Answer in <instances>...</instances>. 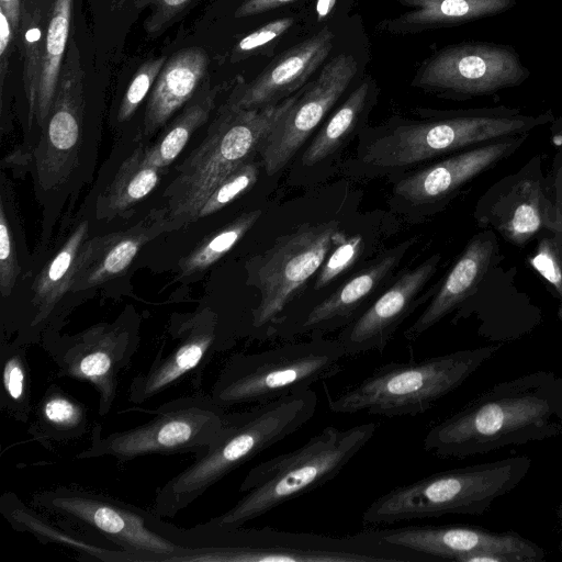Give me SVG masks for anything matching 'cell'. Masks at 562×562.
I'll use <instances>...</instances> for the list:
<instances>
[{
	"label": "cell",
	"mask_w": 562,
	"mask_h": 562,
	"mask_svg": "<svg viewBox=\"0 0 562 562\" xmlns=\"http://www.w3.org/2000/svg\"><path fill=\"white\" fill-rule=\"evenodd\" d=\"M83 72L77 45L66 52L55 99L49 115L40 128L37 138L27 148L10 157L20 158L30 165L35 190L46 207L45 229L42 233L43 248L50 236L54 202L63 205L65 193L71 192L74 180L87 155L85 140Z\"/></svg>",
	"instance_id": "cell-10"
},
{
	"label": "cell",
	"mask_w": 562,
	"mask_h": 562,
	"mask_svg": "<svg viewBox=\"0 0 562 562\" xmlns=\"http://www.w3.org/2000/svg\"><path fill=\"white\" fill-rule=\"evenodd\" d=\"M369 85L363 81L318 131L311 145L302 156V164L312 166L325 159L338 148L353 130L364 108Z\"/></svg>",
	"instance_id": "cell-35"
},
{
	"label": "cell",
	"mask_w": 562,
	"mask_h": 562,
	"mask_svg": "<svg viewBox=\"0 0 562 562\" xmlns=\"http://www.w3.org/2000/svg\"><path fill=\"white\" fill-rule=\"evenodd\" d=\"M164 169L150 162L138 146L120 166L97 203V217L112 220L132 210L160 183Z\"/></svg>",
	"instance_id": "cell-30"
},
{
	"label": "cell",
	"mask_w": 562,
	"mask_h": 562,
	"mask_svg": "<svg viewBox=\"0 0 562 562\" xmlns=\"http://www.w3.org/2000/svg\"><path fill=\"white\" fill-rule=\"evenodd\" d=\"M554 117L551 110L526 114L505 105L448 112L436 120L396 126L376 137L366 147L363 161L384 170L407 167L496 139L529 135Z\"/></svg>",
	"instance_id": "cell-8"
},
{
	"label": "cell",
	"mask_w": 562,
	"mask_h": 562,
	"mask_svg": "<svg viewBox=\"0 0 562 562\" xmlns=\"http://www.w3.org/2000/svg\"><path fill=\"white\" fill-rule=\"evenodd\" d=\"M389 543L422 553L432 561L542 562L547 552L538 543L513 531L480 526L422 525L379 529Z\"/></svg>",
	"instance_id": "cell-16"
},
{
	"label": "cell",
	"mask_w": 562,
	"mask_h": 562,
	"mask_svg": "<svg viewBox=\"0 0 562 562\" xmlns=\"http://www.w3.org/2000/svg\"><path fill=\"white\" fill-rule=\"evenodd\" d=\"M210 58L198 46L182 48L166 60L148 97L143 135L151 137L186 105L207 78Z\"/></svg>",
	"instance_id": "cell-27"
},
{
	"label": "cell",
	"mask_w": 562,
	"mask_h": 562,
	"mask_svg": "<svg viewBox=\"0 0 562 562\" xmlns=\"http://www.w3.org/2000/svg\"><path fill=\"white\" fill-rule=\"evenodd\" d=\"M36 509L11 491L0 496V513L15 531L30 533L41 543L68 549L77 554L78 560L136 562L133 555L111 541L78 529L63 519L48 518Z\"/></svg>",
	"instance_id": "cell-26"
},
{
	"label": "cell",
	"mask_w": 562,
	"mask_h": 562,
	"mask_svg": "<svg viewBox=\"0 0 562 562\" xmlns=\"http://www.w3.org/2000/svg\"><path fill=\"white\" fill-rule=\"evenodd\" d=\"M154 417L136 427L106 436L94 424L90 446L78 459L109 457L119 463L151 454L204 453L221 430L226 409L210 395L181 396L148 412Z\"/></svg>",
	"instance_id": "cell-12"
},
{
	"label": "cell",
	"mask_w": 562,
	"mask_h": 562,
	"mask_svg": "<svg viewBox=\"0 0 562 562\" xmlns=\"http://www.w3.org/2000/svg\"><path fill=\"white\" fill-rule=\"evenodd\" d=\"M193 0H157V5L145 23L150 36H157L187 9Z\"/></svg>",
	"instance_id": "cell-44"
},
{
	"label": "cell",
	"mask_w": 562,
	"mask_h": 562,
	"mask_svg": "<svg viewBox=\"0 0 562 562\" xmlns=\"http://www.w3.org/2000/svg\"><path fill=\"white\" fill-rule=\"evenodd\" d=\"M528 135L509 136L456 153L401 179L394 192L413 204H435L453 198L479 175L512 156Z\"/></svg>",
	"instance_id": "cell-21"
},
{
	"label": "cell",
	"mask_w": 562,
	"mask_h": 562,
	"mask_svg": "<svg viewBox=\"0 0 562 562\" xmlns=\"http://www.w3.org/2000/svg\"><path fill=\"white\" fill-rule=\"evenodd\" d=\"M258 179L257 165L248 159L229 172L211 192L196 214V220L222 210L251 188Z\"/></svg>",
	"instance_id": "cell-38"
},
{
	"label": "cell",
	"mask_w": 562,
	"mask_h": 562,
	"mask_svg": "<svg viewBox=\"0 0 562 562\" xmlns=\"http://www.w3.org/2000/svg\"><path fill=\"white\" fill-rule=\"evenodd\" d=\"M312 389L227 413L206 451L157 490L153 510L172 518L220 482L271 446L296 432L314 416Z\"/></svg>",
	"instance_id": "cell-3"
},
{
	"label": "cell",
	"mask_w": 562,
	"mask_h": 562,
	"mask_svg": "<svg viewBox=\"0 0 562 562\" xmlns=\"http://www.w3.org/2000/svg\"><path fill=\"white\" fill-rule=\"evenodd\" d=\"M35 508L100 536L136 562H170L177 551L171 524L147 510L99 491L60 485L33 495Z\"/></svg>",
	"instance_id": "cell-11"
},
{
	"label": "cell",
	"mask_w": 562,
	"mask_h": 562,
	"mask_svg": "<svg viewBox=\"0 0 562 562\" xmlns=\"http://www.w3.org/2000/svg\"><path fill=\"white\" fill-rule=\"evenodd\" d=\"M347 352L340 341L313 335L311 340L231 356L210 396L223 408L265 404L331 379L342 370Z\"/></svg>",
	"instance_id": "cell-9"
},
{
	"label": "cell",
	"mask_w": 562,
	"mask_h": 562,
	"mask_svg": "<svg viewBox=\"0 0 562 562\" xmlns=\"http://www.w3.org/2000/svg\"><path fill=\"white\" fill-rule=\"evenodd\" d=\"M528 263L553 289L559 300L558 316L562 321V245L548 232H540Z\"/></svg>",
	"instance_id": "cell-39"
},
{
	"label": "cell",
	"mask_w": 562,
	"mask_h": 562,
	"mask_svg": "<svg viewBox=\"0 0 562 562\" xmlns=\"http://www.w3.org/2000/svg\"><path fill=\"white\" fill-rule=\"evenodd\" d=\"M501 349L490 345L375 368L336 395L327 394L328 408L339 414L417 416L460 387Z\"/></svg>",
	"instance_id": "cell-5"
},
{
	"label": "cell",
	"mask_w": 562,
	"mask_h": 562,
	"mask_svg": "<svg viewBox=\"0 0 562 562\" xmlns=\"http://www.w3.org/2000/svg\"><path fill=\"white\" fill-rule=\"evenodd\" d=\"M357 69V61L351 55L340 54L323 67L315 81L304 87L257 149L269 176L280 171L296 154L345 92Z\"/></svg>",
	"instance_id": "cell-18"
},
{
	"label": "cell",
	"mask_w": 562,
	"mask_h": 562,
	"mask_svg": "<svg viewBox=\"0 0 562 562\" xmlns=\"http://www.w3.org/2000/svg\"><path fill=\"white\" fill-rule=\"evenodd\" d=\"M14 30L5 14L0 8V79L1 87L3 86L4 74L8 68V59L10 55V47L14 36Z\"/></svg>",
	"instance_id": "cell-45"
},
{
	"label": "cell",
	"mask_w": 562,
	"mask_h": 562,
	"mask_svg": "<svg viewBox=\"0 0 562 562\" xmlns=\"http://www.w3.org/2000/svg\"><path fill=\"white\" fill-rule=\"evenodd\" d=\"M543 231L562 245V151L557 150L544 179Z\"/></svg>",
	"instance_id": "cell-41"
},
{
	"label": "cell",
	"mask_w": 562,
	"mask_h": 562,
	"mask_svg": "<svg viewBox=\"0 0 562 562\" xmlns=\"http://www.w3.org/2000/svg\"><path fill=\"white\" fill-rule=\"evenodd\" d=\"M373 422L349 428L327 426L305 443L252 467L243 480L244 495L213 521L241 526L329 483L376 432Z\"/></svg>",
	"instance_id": "cell-4"
},
{
	"label": "cell",
	"mask_w": 562,
	"mask_h": 562,
	"mask_svg": "<svg viewBox=\"0 0 562 562\" xmlns=\"http://www.w3.org/2000/svg\"><path fill=\"white\" fill-rule=\"evenodd\" d=\"M337 0H317L316 12L318 20L326 18L335 7Z\"/></svg>",
	"instance_id": "cell-49"
},
{
	"label": "cell",
	"mask_w": 562,
	"mask_h": 562,
	"mask_svg": "<svg viewBox=\"0 0 562 562\" xmlns=\"http://www.w3.org/2000/svg\"><path fill=\"white\" fill-rule=\"evenodd\" d=\"M555 515H557L558 520L562 525V498H561V501L559 502V504L557 506Z\"/></svg>",
	"instance_id": "cell-50"
},
{
	"label": "cell",
	"mask_w": 562,
	"mask_h": 562,
	"mask_svg": "<svg viewBox=\"0 0 562 562\" xmlns=\"http://www.w3.org/2000/svg\"><path fill=\"white\" fill-rule=\"evenodd\" d=\"M26 347L13 339L1 337L0 340V408L19 423L29 422L33 412Z\"/></svg>",
	"instance_id": "cell-34"
},
{
	"label": "cell",
	"mask_w": 562,
	"mask_h": 562,
	"mask_svg": "<svg viewBox=\"0 0 562 562\" xmlns=\"http://www.w3.org/2000/svg\"><path fill=\"white\" fill-rule=\"evenodd\" d=\"M293 23L292 18L273 20L243 37L237 43L236 52L247 53L263 46L285 33Z\"/></svg>",
	"instance_id": "cell-43"
},
{
	"label": "cell",
	"mask_w": 562,
	"mask_h": 562,
	"mask_svg": "<svg viewBox=\"0 0 562 562\" xmlns=\"http://www.w3.org/2000/svg\"><path fill=\"white\" fill-rule=\"evenodd\" d=\"M217 325L218 316L209 307L173 317L168 329L172 347H161L147 369L134 376L128 401L142 404L186 379L199 389L206 366L221 352Z\"/></svg>",
	"instance_id": "cell-17"
},
{
	"label": "cell",
	"mask_w": 562,
	"mask_h": 562,
	"mask_svg": "<svg viewBox=\"0 0 562 562\" xmlns=\"http://www.w3.org/2000/svg\"><path fill=\"white\" fill-rule=\"evenodd\" d=\"M361 237L353 236L339 241L337 248L321 266V271L315 281V289H322L348 269L360 254Z\"/></svg>",
	"instance_id": "cell-42"
},
{
	"label": "cell",
	"mask_w": 562,
	"mask_h": 562,
	"mask_svg": "<svg viewBox=\"0 0 562 562\" xmlns=\"http://www.w3.org/2000/svg\"><path fill=\"white\" fill-rule=\"evenodd\" d=\"M409 243L397 247L368 269L351 278L330 295L307 310L300 318L272 326L268 337L293 338L297 335H322L324 331L346 327L356 312L395 268Z\"/></svg>",
	"instance_id": "cell-24"
},
{
	"label": "cell",
	"mask_w": 562,
	"mask_h": 562,
	"mask_svg": "<svg viewBox=\"0 0 562 562\" xmlns=\"http://www.w3.org/2000/svg\"><path fill=\"white\" fill-rule=\"evenodd\" d=\"M550 140L558 150L562 151V115L554 117L550 123Z\"/></svg>",
	"instance_id": "cell-48"
},
{
	"label": "cell",
	"mask_w": 562,
	"mask_h": 562,
	"mask_svg": "<svg viewBox=\"0 0 562 562\" xmlns=\"http://www.w3.org/2000/svg\"><path fill=\"white\" fill-rule=\"evenodd\" d=\"M140 319L125 310L113 322L94 324L76 334H53L41 345L59 376L89 383L98 395V413L105 416L117 396L119 374L139 346Z\"/></svg>",
	"instance_id": "cell-13"
},
{
	"label": "cell",
	"mask_w": 562,
	"mask_h": 562,
	"mask_svg": "<svg viewBox=\"0 0 562 562\" xmlns=\"http://www.w3.org/2000/svg\"><path fill=\"white\" fill-rule=\"evenodd\" d=\"M31 259L18 216L14 194L5 176L0 186V292L10 297Z\"/></svg>",
	"instance_id": "cell-33"
},
{
	"label": "cell",
	"mask_w": 562,
	"mask_h": 562,
	"mask_svg": "<svg viewBox=\"0 0 562 562\" xmlns=\"http://www.w3.org/2000/svg\"><path fill=\"white\" fill-rule=\"evenodd\" d=\"M559 550L562 553V541L559 543Z\"/></svg>",
	"instance_id": "cell-51"
},
{
	"label": "cell",
	"mask_w": 562,
	"mask_h": 562,
	"mask_svg": "<svg viewBox=\"0 0 562 562\" xmlns=\"http://www.w3.org/2000/svg\"><path fill=\"white\" fill-rule=\"evenodd\" d=\"M0 8L5 12L14 33H19L22 19L20 0H0Z\"/></svg>",
	"instance_id": "cell-47"
},
{
	"label": "cell",
	"mask_w": 562,
	"mask_h": 562,
	"mask_svg": "<svg viewBox=\"0 0 562 562\" xmlns=\"http://www.w3.org/2000/svg\"><path fill=\"white\" fill-rule=\"evenodd\" d=\"M218 90L220 87H212L206 78L181 112L162 127L150 145L145 146L146 158L161 169L170 166L194 132L207 122Z\"/></svg>",
	"instance_id": "cell-31"
},
{
	"label": "cell",
	"mask_w": 562,
	"mask_h": 562,
	"mask_svg": "<svg viewBox=\"0 0 562 562\" xmlns=\"http://www.w3.org/2000/svg\"><path fill=\"white\" fill-rule=\"evenodd\" d=\"M166 60L165 56L153 58L136 70L121 101L117 112L119 122H125L134 115L153 88Z\"/></svg>",
	"instance_id": "cell-40"
},
{
	"label": "cell",
	"mask_w": 562,
	"mask_h": 562,
	"mask_svg": "<svg viewBox=\"0 0 562 562\" xmlns=\"http://www.w3.org/2000/svg\"><path fill=\"white\" fill-rule=\"evenodd\" d=\"M562 435V375L538 370L498 382L445 417L423 448L442 459H465Z\"/></svg>",
	"instance_id": "cell-1"
},
{
	"label": "cell",
	"mask_w": 562,
	"mask_h": 562,
	"mask_svg": "<svg viewBox=\"0 0 562 562\" xmlns=\"http://www.w3.org/2000/svg\"><path fill=\"white\" fill-rule=\"evenodd\" d=\"M409 10L390 21L394 33L459 25L506 12L517 0H398Z\"/></svg>",
	"instance_id": "cell-28"
},
{
	"label": "cell",
	"mask_w": 562,
	"mask_h": 562,
	"mask_svg": "<svg viewBox=\"0 0 562 562\" xmlns=\"http://www.w3.org/2000/svg\"><path fill=\"white\" fill-rule=\"evenodd\" d=\"M335 221L303 225L280 237L257 266L256 284L260 300L251 310L250 335L268 337L273 323L299 289L323 265L331 245L340 236Z\"/></svg>",
	"instance_id": "cell-15"
},
{
	"label": "cell",
	"mask_w": 562,
	"mask_h": 562,
	"mask_svg": "<svg viewBox=\"0 0 562 562\" xmlns=\"http://www.w3.org/2000/svg\"><path fill=\"white\" fill-rule=\"evenodd\" d=\"M164 232H170L166 207L151 210L126 229L88 238L77 258L70 294L85 293L122 276L142 247Z\"/></svg>",
	"instance_id": "cell-22"
},
{
	"label": "cell",
	"mask_w": 562,
	"mask_h": 562,
	"mask_svg": "<svg viewBox=\"0 0 562 562\" xmlns=\"http://www.w3.org/2000/svg\"><path fill=\"white\" fill-rule=\"evenodd\" d=\"M295 0H245L235 11L236 18H246L267 11H271L281 5Z\"/></svg>",
	"instance_id": "cell-46"
},
{
	"label": "cell",
	"mask_w": 562,
	"mask_h": 562,
	"mask_svg": "<svg viewBox=\"0 0 562 562\" xmlns=\"http://www.w3.org/2000/svg\"><path fill=\"white\" fill-rule=\"evenodd\" d=\"M544 179L540 155L493 183L479 199L474 218L480 227L498 233L515 246H525L543 231Z\"/></svg>",
	"instance_id": "cell-19"
},
{
	"label": "cell",
	"mask_w": 562,
	"mask_h": 562,
	"mask_svg": "<svg viewBox=\"0 0 562 562\" xmlns=\"http://www.w3.org/2000/svg\"><path fill=\"white\" fill-rule=\"evenodd\" d=\"M89 426L86 405L63 386L49 384L40 398L27 428L32 439L46 449L82 437Z\"/></svg>",
	"instance_id": "cell-29"
},
{
	"label": "cell",
	"mask_w": 562,
	"mask_h": 562,
	"mask_svg": "<svg viewBox=\"0 0 562 562\" xmlns=\"http://www.w3.org/2000/svg\"><path fill=\"white\" fill-rule=\"evenodd\" d=\"M440 260L441 255L435 254L404 272L341 330L338 340L348 356L384 350L403 321L420 303L417 296L436 272Z\"/></svg>",
	"instance_id": "cell-20"
},
{
	"label": "cell",
	"mask_w": 562,
	"mask_h": 562,
	"mask_svg": "<svg viewBox=\"0 0 562 562\" xmlns=\"http://www.w3.org/2000/svg\"><path fill=\"white\" fill-rule=\"evenodd\" d=\"M529 76V68L512 45L465 41L431 55L413 85L442 98L469 100L518 87Z\"/></svg>",
	"instance_id": "cell-14"
},
{
	"label": "cell",
	"mask_w": 562,
	"mask_h": 562,
	"mask_svg": "<svg viewBox=\"0 0 562 562\" xmlns=\"http://www.w3.org/2000/svg\"><path fill=\"white\" fill-rule=\"evenodd\" d=\"M43 16L38 10L25 12L21 19L19 33L23 43V83L27 105V126L33 127L37 88L42 69L45 36L43 35Z\"/></svg>",
	"instance_id": "cell-37"
},
{
	"label": "cell",
	"mask_w": 562,
	"mask_h": 562,
	"mask_svg": "<svg viewBox=\"0 0 562 562\" xmlns=\"http://www.w3.org/2000/svg\"><path fill=\"white\" fill-rule=\"evenodd\" d=\"M170 562H425L430 558L389 543L379 529L327 535L228 526L212 519L190 528L173 525Z\"/></svg>",
	"instance_id": "cell-2"
},
{
	"label": "cell",
	"mask_w": 562,
	"mask_h": 562,
	"mask_svg": "<svg viewBox=\"0 0 562 562\" xmlns=\"http://www.w3.org/2000/svg\"><path fill=\"white\" fill-rule=\"evenodd\" d=\"M334 33L324 27L277 56L254 80L235 89L227 102L236 109H260L281 102L302 86L326 59Z\"/></svg>",
	"instance_id": "cell-23"
},
{
	"label": "cell",
	"mask_w": 562,
	"mask_h": 562,
	"mask_svg": "<svg viewBox=\"0 0 562 562\" xmlns=\"http://www.w3.org/2000/svg\"><path fill=\"white\" fill-rule=\"evenodd\" d=\"M531 463L528 456H513L432 473L372 501L362 522L384 526L450 514L483 515L522 482Z\"/></svg>",
	"instance_id": "cell-7"
},
{
	"label": "cell",
	"mask_w": 562,
	"mask_h": 562,
	"mask_svg": "<svg viewBox=\"0 0 562 562\" xmlns=\"http://www.w3.org/2000/svg\"><path fill=\"white\" fill-rule=\"evenodd\" d=\"M499 260L495 232L485 229L468 243L447 273L439 290L404 336L414 341L472 295L488 271Z\"/></svg>",
	"instance_id": "cell-25"
},
{
	"label": "cell",
	"mask_w": 562,
	"mask_h": 562,
	"mask_svg": "<svg viewBox=\"0 0 562 562\" xmlns=\"http://www.w3.org/2000/svg\"><path fill=\"white\" fill-rule=\"evenodd\" d=\"M303 89L260 109H236L228 103L220 108L204 139L177 168L178 175L165 192L170 232L196 221L199 210L214 188L250 159Z\"/></svg>",
	"instance_id": "cell-6"
},
{
	"label": "cell",
	"mask_w": 562,
	"mask_h": 562,
	"mask_svg": "<svg viewBox=\"0 0 562 562\" xmlns=\"http://www.w3.org/2000/svg\"><path fill=\"white\" fill-rule=\"evenodd\" d=\"M74 0H54L45 32L42 69L37 88L35 122L41 128L47 120L67 52Z\"/></svg>",
	"instance_id": "cell-32"
},
{
	"label": "cell",
	"mask_w": 562,
	"mask_h": 562,
	"mask_svg": "<svg viewBox=\"0 0 562 562\" xmlns=\"http://www.w3.org/2000/svg\"><path fill=\"white\" fill-rule=\"evenodd\" d=\"M256 210L240 214L221 229L209 235L179 263L181 277L202 272L228 252L260 217Z\"/></svg>",
	"instance_id": "cell-36"
}]
</instances>
